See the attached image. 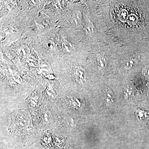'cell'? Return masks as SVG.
<instances>
[{"mask_svg":"<svg viewBox=\"0 0 149 149\" xmlns=\"http://www.w3.org/2000/svg\"><path fill=\"white\" fill-rule=\"evenodd\" d=\"M139 62L138 56H129L124 59L123 62V65L126 69H129L136 66Z\"/></svg>","mask_w":149,"mask_h":149,"instance_id":"cell-1","label":"cell"},{"mask_svg":"<svg viewBox=\"0 0 149 149\" xmlns=\"http://www.w3.org/2000/svg\"><path fill=\"white\" fill-rule=\"evenodd\" d=\"M74 77L78 82L83 83L85 81L86 73L85 70L80 67L75 68L74 70Z\"/></svg>","mask_w":149,"mask_h":149,"instance_id":"cell-2","label":"cell"},{"mask_svg":"<svg viewBox=\"0 0 149 149\" xmlns=\"http://www.w3.org/2000/svg\"><path fill=\"white\" fill-rule=\"evenodd\" d=\"M112 93L110 91H107L104 94V100L106 103L108 104H111L113 102V95Z\"/></svg>","mask_w":149,"mask_h":149,"instance_id":"cell-3","label":"cell"},{"mask_svg":"<svg viewBox=\"0 0 149 149\" xmlns=\"http://www.w3.org/2000/svg\"><path fill=\"white\" fill-rule=\"evenodd\" d=\"M142 73L144 76L149 78V63L144 67Z\"/></svg>","mask_w":149,"mask_h":149,"instance_id":"cell-4","label":"cell"}]
</instances>
